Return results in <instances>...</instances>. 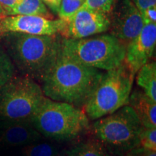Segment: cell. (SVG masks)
I'll list each match as a JSON object with an SVG mask.
<instances>
[{
  "label": "cell",
  "mask_w": 156,
  "mask_h": 156,
  "mask_svg": "<svg viewBox=\"0 0 156 156\" xmlns=\"http://www.w3.org/2000/svg\"><path fill=\"white\" fill-rule=\"evenodd\" d=\"M60 53L41 79L45 96L53 101L84 106L103 75Z\"/></svg>",
  "instance_id": "cell-1"
},
{
  "label": "cell",
  "mask_w": 156,
  "mask_h": 156,
  "mask_svg": "<svg viewBox=\"0 0 156 156\" xmlns=\"http://www.w3.org/2000/svg\"><path fill=\"white\" fill-rule=\"evenodd\" d=\"M58 36L7 33L4 37L13 64L27 77L41 80L62 51Z\"/></svg>",
  "instance_id": "cell-2"
},
{
  "label": "cell",
  "mask_w": 156,
  "mask_h": 156,
  "mask_svg": "<svg viewBox=\"0 0 156 156\" xmlns=\"http://www.w3.org/2000/svg\"><path fill=\"white\" fill-rule=\"evenodd\" d=\"M30 122L42 135L58 140L74 139L89 126V119L80 108L46 96Z\"/></svg>",
  "instance_id": "cell-3"
},
{
  "label": "cell",
  "mask_w": 156,
  "mask_h": 156,
  "mask_svg": "<svg viewBox=\"0 0 156 156\" xmlns=\"http://www.w3.org/2000/svg\"><path fill=\"white\" fill-rule=\"evenodd\" d=\"M126 46L110 34L62 41V51L64 55L87 67L106 71L124 63Z\"/></svg>",
  "instance_id": "cell-4"
},
{
  "label": "cell",
  "mask_w": 156,
  "mask_h": 156,
  "mask_svg": "<svg viewBox=\"0 0 156 156\" xmlns=\"http://www.w3.org/2000/svg\"><path fill=\"white\" fill-rule=\"evenodd\" d=\"M134 76L124 62L103 73L84 105L87 118L98 119L128 105Z\"/></svg>",
  "instance_id": "cell-5"
},
{
  "label": "cell",
  "mask_w": 156,
  "mask_h": 156,
  "mask_svg": "<svg viewBox=\"0 0 156 156\" xmlns=\"http://www.w3.org/2000/svg\"><path fill=\"white\" fill-rule=\"evenodd\" d=\"M143 126L129 105L98 119L93 131L103 147L112 153H125L140 146V134Z\"/></svg>",
  "instance_id": "cell-6"
},
{
  "label": "cell",
  "mask_w": 156,
  "mask_h": 156,
  "mask_svg": "<svg viewBox=\"0 0 156 156\" xmlns=\"http://www.w3.org/2000/svg\"><path fill=\"white\" fill-rule=\"evenodd\" d=\"M45 98L41 85L27 77H13L0 89V119L30 121Z\"/></svg>",
  "instance_id": "cell-7"
},
{
  "label": "cell",
  "mask_w": 156,
  "mask_h": 156,
  "mask_svg": "<svg viewBox=\"0 0 156 156\" xmlns=\"http://www.w3.org/2000/svg\"><path fill=\"white\" fill-rule=\"evenodd\" d=\"M3 30L7 33H20L36 36H62L67 22L62 19H51L35 15H10L2 19Z\"/></svg>",
  "instance_id": "cell-8"
},
{
  "label": "cell",
  "mask_w": 156,
  "mask_h": 156,
  "mask_svg": "<svg viewBox=\"0 0 156 156\" xmlns=\"http://www.w3.org/2000/svg\"><path fill=\"white\" fill-rule=\"evenodd\" d=\"M110 17V34L126 45L137 36L144 24L140 11L131 0H117Z\"/></svg>",
  "instance_id": "cell-9"
},
{
  "label": "cell",
  "mask_w": 156,
  "mask_h": 156,
  "mask_svg": "<svg viewBox=\"0 0 156 156\" xmlns=\"http://www.w3.org/2000/svg\"><path fill=\"white\" fill-rule=\"evenodd\" d=\"M64 38L79 39L106 32L110 28L108 14L93 9L80 7L67 21Z\"/></svg>",
  "instance_id": "cell-10"
},
{
  "label": "cell",
  "mask_w": 156,
  "mask_h": 156,
  "mask_svg": "<svg viewBox=\"0 0 156 156\" xmlns=\"http://www.w3.org/2000/svg\"><path fill=\"white\" fill-rule=\"evenodd\" d=\"M155 46L156 23L145 25L140 34L126 44L124 62L136 75L153 57Z\"/></svg>",
  "instance_id": "cell-11"
},
{
  "label": "cell",
  "mask_w": 156,
  "mask_h": 156,
  "mask_svg": "<svg viewBox=\"0 0 156 156\" xmlns=\"http://www.w3.org/2000/svg\"><path fill=\"white\" fill-rule=\"evenodd\" d=\"M42 137L30 121L5 122L0 132V142L7 146H23L36 142Z\"/></svg>",
  "instance_id": "cell-12"
},
{
  "label": "cell",
  "mask_w": 156,
  "mask_h": 156,
  "mask_svg": "<svg viewBox=\"0 0 156 156\" xmlns=\"http://www.w3.org/2000/svg\"><path fill=\"white\" fill-rule=\"evenodd\" d=\"M135 112L142 125L147 128H156V102L142 90L131 92L129 103Z\"/></svg>",
  "instance_id": "cell-13"
},
{
  "label": "cell",
  "mask_w": 156,
  "mask_h": 156,
  "mask_svg": "<svg viewBox=\"0 0 156 156\" xmlns=\"http://www.w3.org/2000/svg\"><path fill=\"white\" fill-rule=\"evenodd\" d=\"M10 15H35L54 18L51 12L41 0H19L5 16Z\"/></svg>",
  "instance_id": "cell-14"
},
{
  "label": "cell",
  "mask_w": 156,
  "mask_h": 156,
  "mask_svg": "<svg viewBox=\"0 0 156 156\" xmlns=\"http://www.w3.org/2000/svg\"><path fill=\"white\" fill-rule=\"evenodd\" d=\"M136 81L142 91L156 102V64L148 62L138 70Z\"/></svg>",
  "instance_id": "cell-15"
},
{
  "label": "cell",
  "mask_w": 156,
  "mask_h": 156,
  "mask_svg": "<svg viewBox=\"0 0 156 156\" xmlns=\"http://www.w3.org/2000/svg\"><path fill=\"white\" fill-rule=\"evenodd\" d=\"M15 64L2 46H0V89L14 77Z\"/></svg>",
  "instance_id": "cell-16"
},
{
  "label": "cell",
  "mask_w": 156,
  "mask_h": 156,
  "mask_svg": "<svg viewBox=\"0 0 156 156\" xmlns=\"http://www.w3.org/2000/svg\"><path fill=\"white\" fill-rule=\"evenodd\" d=\"M67 156H109L100 142H89L82 144L68 153Z\"/></svg>",
  "instance_id": "cell-17"
},
{
  "label": "cell",
  "mask_w": 156,
  "mask_h": 156,
  "mask_svg": "<svg viewBox=\"0 0 156 156\" xmlns=\"http://www.w3.org/2000/svg\"><path fill=\"white\" fill-rule=\"evenodd\" d=\"M23 156H56L57 150L53 145L49 143H33L25 145L23 148Z\"/></svg>",
  "instance_id": "cell-18"
},
{
  "label": "cell",
  "mask_w": 156,
  "mask_h": 156,
  "mask_svg": "<svg viewBox=\"0 0 156 156\" xmlns=\"http://www.w3.org/2000/svg\"><path fill=\"white\" fill-rule=\"evenodd\" d=\"M84 0H62L57 15L60 19L68 21L83 5Z\"/></svg>",
  "instance_id": "cell-19"
},
{
  "label": "cell",
  "mask_w": 156,
  "mask_h": 156,
  "mask_svg": "<svg viewBox=\"0 0 156 156\" xmlns=\"http://www.w3.org/2000/svg\"><path fill=\"white\" fill-rule=\"evenodd\" d=\"M117 0H85L81 7L109 14Z\"/></svg>",
  "instance_id": "cell-20"
},
{
  "label": "cell",
  "mask_w": 156,
  "mask_h": 156,
  "mask_svg": "<svg viewBox=\"0 0 156 156\" xmlns=\"http://www.w3.org/2000/svg\"><path fill=\"white\" fill-rule=\"evenodd\" d=\"M140 145L148 150L156 151V128H142L140 134Z\"/></svg>",
  "instance_id": "cell-21"
},
{
  "label": "cell",
  "mask_w": 156,
  "mask_h": 156,
  "mask_svg": "<svg viewBox=\"0 0 156 156\" xmlns=\"http://www.w3.org/2000/svg\"><path fill=\"white\" fill-rule=\"evenodd\" d=\"M140 12L144 24L147 25L156 23V6L148 7Z\"/></svg>",
  "instance_id": "cell-22"
},
{
  "label": "cell",
  "mask_w": 156,
  "mask_h": 156,
  "mask_svg": "<svg viewBox=\"0 0 156 156\" xmlns=\"http://www.w3.org/2000/svg\"><path fill=\"white\" fill-rule=\"evenodd\" d=\"M140 12L150 7L156 6V0H131Z\"/></svg>",
  "instance_id": "cell-23"
},
{
  "label": "cell",
  "mask_w": 156,
  "mask_h": 156,
  "mask_svg": "<svg viewBox=\"0 0 156 156\" xmlns=\"http://www.w3.org/2000/svg\"><path fill=\"white\" fill-rule=\"evenodd\" d=\"M48 9L51 11L54 14L57 15L58 9H59V5L61 3L62 0H41Z\"/></svg>",
  "instance_id": "cell-24"
},
{
  "label": "cell",
  "mask_w": 156,
  "mask_h": 156,
  "mask_svg": "<svg viewBox=\"0 0 156 156\" xmlns=\"http://www.w3.org/2000/svg\"><path fill=\"white\" fill-rule=\"evenodd\" d=\"M19 0H0V5L2 8L4 16L7 14V12L16 5Z\"/></svg>",
  "instance_id": "cell-25"
},
{
  "label": "cell",
  "mask_w": 156,
  "mask_h": 156,
  "mask_svg": "<svg viewBox=\"0 0 156 156\" xmlns=\"http://www.w3.org/2000/svg\"><path fill=\"white\" fill-rule=\"evenodd\" d=\"M144 153H145V148L142 147H138L137 146L130 150L127 156H144Z\"/></svg>",
  "instance_id": "cell-26"
},
{
  "label": "cell",
  "mask_w": 156,
  "mask_h": 156,
  "mask_svg": "<svg viewBox=\"0 0 156 156\" xmlns=\"http://www.w3.org/2000/svg\"><path fill=\"white\" fill-rule=\"evenodd\" d=\"M144 156H156V151L153 150H148L145 148V153Z\"/></svg>",
  "instance_id": "cell-27"
},
{
  "label": "cell",
  "mask_w": 156,
  "mask_h": 156,
  "mask_svg": "<svg viewBox=\"0 0 156 156\" xmlns=\"http://www.w3.org/2000/svg\"><path fill=\"white\" fill-rule=\"evenodd\" d=\"M3 16H0V39L2 38L6 34L3 30V28H2V19Z\"/></svg>",
  "instance_id": "cell-28"
},
{
  "label": "cell",
  "mask_w": 156,
  "mask_h": 156,
  "mask_svg": "<svg viewBox=\"0 0 156 156\" xmlns=\"http://www.w3.org/2000/svg\"><path fill=\"white\" fill-rule=\"evenodd\" d=\"M0 16H4V12H3V10H2V8L1 5H0Z\"/></svg>",
  "instance_id": "cell-29"
},
{
  "label": "cell",
  "mask_w": 156,
  "mask_h": 156,
  "mask_svg": "<svg viewBox=\"0 0 156 156\" xmlns=\"http://www.w3.org/2000/svg\"><path fill=\"white\" fill-rule=\"evenodd\" d=\"M84 1H85V0H84Z\"/></svg>",
  "instance_id": "cell-30"
}]
</instances>
